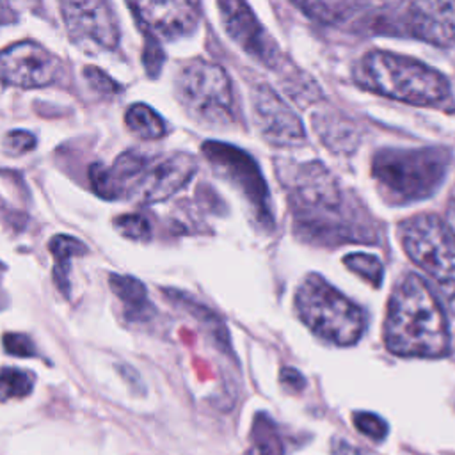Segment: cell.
<instances>
[{
    "label": "cell",
    "instance_id": "cell-18",
    "mask_svg": "<svg viewBox=\"0 0 455 455\" xmlns=\"http://www.w3.org/2000/svg\"><path fill=\"white\" fill-rule=\"evenodd\" d=\"M48 249L53 256V281L57 284V288L68 297L69 295V268H71V258L73 256H80L87 251V247L75 236H68V235H55L50 243Z\"/></svg>",
    "mask_w": 455,
    "mask_h": 455
},
{
    "label": "cell",
    "instance_id": "cell-19",
    "mask_svg": "<svg viewBox=\"0 0 455 455\" xmlns=\"http://www.w3.org/2000/svg\"><path fill=\"white\" fill-rule=\"evenodd\" d=\"M124 123L132 133L144 140H156L167 133L165 121L144 103H133L124 114Z\"/></svg>",
    "mask_w": 455,
    "mask_h": 455
},
{
    "label": "cell",
    "instance_id": "cell-9",
    "mask_svg": "<svg viewBox=\"0 0 455 455\" xmlns=\"http://www.w3.org/2000/svg\"><path fill=\"white\" fill-rule=\"evenodd\" d=\"M64 71L62 60L36 41H20L0 50V82L21 89L55 84Z\"/></svg>",
    "mask_w": 455,
    "mask_h": 455
},
{
    "label": "cell",
    "instance_id": "cell-22",
    "mask_svg": "<svg viewBox=\"0 0 455 455\" xmlns=\"http://www.w3.org/2000/svg\"><path fill=\"white\" fill-rule=\"evenodd\" d=\"M34 387V375L20 368H2L0 370V400L7 402L11 398H23L30 395Z\"/></svg>",
    "mask_w": 455,
    "mask_h": 455
},
{
    "label": "cell",
    "instance_id": "cell-4",
    "mask_svg": "<svg viewBox=\"0 0 455 455\" xmlns=\"http://www.w3.org/2000/svg\"><path fill=\"white\" fill-rule=\"evenodd\" d=\"M450 167L446 148L380 149L371 160V174L395 204L414 203L430 197L444 181Z\"/></svg>",
    "mask_w": 455,
    "mask_h": 455
},
{
    "label": "cell",
    "instance_id": "cell-7",
    "mask_svg": "<svg viewBox=\"0 0 455 455\" xmlns=\"http://www.w3.org/2000/svg\"><path fill=\"white\" fill-rule=\"evenodd\" d=\"M176 94L190 117L203 124L222 126L233 121V91L224 68L194 59L176 76Z\"/></svg>",
    "mask_w": 455,
    "mask_h": 455
},
{
    "label": "cell",
    "instance_id": "cell-13",
    "mask_svg": "<svg viewBox=\"0 0 455 455\" xmlns=\"http://www.w3.org/2000/svg\"><path fill=\"white\" fill-rule=\"evenodd\" d=\"M196 169L197 162L188 153L148 158L144 169L132 185L130 194L146 204L165 201L190 181Z\"/></svg>",
    "mask_w": 455,
    "mask_h": 455
},
{
    "label": "cell",
    "instance_id": "cell-31",
    "mask_svg": "<svg viewBox=\"0 0 455 455\" xmlns=\"http://www.w3.org/2000/svg\"><path fill=\"white\" fill-rule=\"evenodd\" d=\"M281 382L286 387L293 389V391H300L306 386V380H304L302 373L297 371L295 368H283L281 370Z\"/></svg>",
    "mask_w": 455,
    "mask_h": 455
},
{
    "label": "cell",
    "instance_id": "cell-10",
    "mask_svg": "<svg viewBox=\"0 0 455 455\" xmlns=\"http://www.w3.org/2000/svg\"><path fill=\"white\" fill-rule=\"evenodd\" d=\"M60 12L69 37L91 50H114L119 25L107 0H60Z\"/></svg>",
    "mask_w": 455,
    "mask_h": 455
},
{
    "label": "cell",
    "instance_id": "cell-5",
    "mask_svg": "<svg viewBox=\"0 0 455 455\" xmlns=\"http://www.w3.org/2000/svg\"><path fill=\"white\" fill-rule=\"evenodd\" d=\"M295 311L316 336L339 345L357 343L364 331V315L350 299L318 274L302 279L295 291Z\"/></svg>",
    "mask_w": 455,
    "mask_h": 455
},
{
    "label": "cell",
    "instance_id": "cell-8",
    "mask_svg": "<svg viewBox=\"0 0 455 455\" xmlns=\"http://www.w3.org/2000/svg\"><path fill=\"white\" fill-rule=\"evenodd\" d=\"M203 153L219 172L228 176V180H231L242 190L258 222L263 228H272L274 215L270 208L268 187L254 160L243 151L219 142L203 144Z\"/></svg>",
    "mask_w": 455,
    "mask_h": 455
},
{
    "label": "cell",
    "instance_id": "cell-1",
    "mask_svg": "<svg viewBox=\"0 0 455 455\" xmlns=\"http://www.w3.org/2000/svg\"><path fill=\"white\" fill-rule=\"evenodd\" d=\"M384 343L402 357H444L450 352L446 315L428 284L414 272L403 274L391 291L384 320Z\"/></svg>",
    "mask_w": 455,
    "mask_h": 455
},
{
    "label": "cell",
    "instance_id": "cell-28",
    "mask_svg": "<svg viewBox=\"0 0 455 455\" xmlns=\"http://www.w3.org/2000/svg\"><path fill=\"white\" fill-rule=\"evenodd\" d=\"M4 148L9 155H25L36 148V137L27 130H14L5 135Z\"/></svg>",
    "mask_w": 455,
    "mask_h": 455
},
{
    "label": "cell",
    "instance_id": "cell-27",
    "mask_svg": "<svg viewBox=\"0 0 455 455\" xmlns=\"http://www.w3.org/2000/svg\"><path fill=\"white\" fill-rule=\"evenodd\" d=\"M84 76L85 80L91 84L92 89H96L100 94H117L121 92V85L117 82H114L105 71H101L100 68L96 66H87L84 69Z\"/></svg>",
    "mask_w": 455,
    "mask_h": 455
},
{
    "label": "cell",
    "instance_id": "cell-25",
    "mask_svg": "<svg viewBox=\"0 0 455 455\" xmlns=\"http://www.w3.org/2000/svg\"><path fill=\"white\" fill-rule=\"evenodd\" d=\"M89 181H91V187L92 190L101 197V199H117L121 197L119 196V190L112 180V174L108 171L107 165L103 164H92L89 167Z\"/></svg>",
    "mask_w": 455,
    "mask_h": 455
},
{
    "label": "cell",
    "instance_id": "cell-30",
    "mask_svg": "<svg viewBox=\"0 0 455 455\" xmlns=\"http://www.w3.org/2000/svg\"><path fill=\"white\" fill-rule=\"evenodd\" d=\"M156 43H158L156 39L149 37L148 44H146V52H144V66L153 76H155V73H158L160 64L164 62V53L160 52V46Z\"/></svg>",
    "mask_w": 455,
    "mask_h": 455
},
{
    "label": "cell",
    "instance_id": "cell-33",
    "mask_svg": "<svg viewBox=\"0 0 455 455\" xmlns=\"http://www.w3.org/2000/svg\"><path fill=\"white\" fill-rule=\"evenodd\" d=\"M16 20L12 0H0V27Z\"/></svg>",
    "mask_w": 455,
    "mask_h": 455
},
{
    "label": "cell",
    "instance_id": "cell-17",
    "mask_svg": "<svg viewBox=\"0 0 455 455\" xmlns=\"http://www.w3.org/2000/svg\"><path fill=\"white\" fill-rule=\"evenodd\" d=\"M300 12L322 25H338L354 16L363 0H290Z\"/></svg>",
    "mask_w": 455,
    "mask_h": 455
},
{
    "label": "cell",
    "instance_id": "cell-14",
    "mask_svg": "<svg viewBox=\"0 0 455 455\" xmlns=\"http://www.w3.org/2000/svg\"><path fill=\"white\" fill-rule=\"evenodd\" d=\"M403 34L437 46L455 44V0H412L398 16Z\"/></svg>",
    "mask_w": 455,
    "mask_h": 455
},
{
    "label": "cell",
    "instance_id": "cell-16",
    "mask_svg": "<svg viewBox=\"0 0 455 455\" xmlns=\"http://www.w3.org/2000/svg\"><path fill=\"white\" fill-rule=\"evenodd\" d=\"M108 284L114 295L123 302L126 309V316L130 320H146L153 313L151 302L148 299L146 286L133 275H119L112 274Z\"/></svg>",
    "mask_w": 455,
    "mask_h": 455
},
{
    "label": "cell",
    "instance_id": "cell-34",
    "mask_svg": "<svg viewBox=\"0 0 455 455\" xmlns=\"http://www.w3.org/2000/svg\"><path fill=\"white\" fill-rule=\"evenodd\" d=\"M446 226L455 235V187H453V190L450 194L448 206H446Z\"/></svg>",
    "mask_w": 455,
    "mask_h": 455
},
{
    "label": "cell",
    "instance_id": "cell-32",
    "mask_svg": "<svg viewBox=\"0 0 455 455\" xmlns=\"http://www.w3.org/2000/svg\"><path fill=\"white\" fill-rule=\"evenodd\" d=\"M332 455H364V453L343 439H332Z\"/></svg>",
    "mask_w": 455,
    "mask_h": 455
},
{
    "label": "cell",
    "instance_id": "cell-6",
    "mask_svg": "<svg viewBox=\"0 0 455 455\" xmlns=\"http://www.w3.org/2000/svg\"><path fill=\"white\" fill-rule=\"evenodd\" d=\"M405 254L430 277L437 293L455 313V235L432 213L414 215L398 226Z\"/></svg>",
    "mask_w": 455,
    "mask_h": 455
},
{
    "label": "cell",
    "instance_id": "cell-23",
    "mask_svg": "<svg viewBox=\"0 0 455 455\" xmlns=\"http://www.w3.org/2000/svg\"><path fill=\"white\" fill-rule=\"evenodd\" d=\"M343 263L348 270L357 274L361 279L368 281L371 286H380L384 277V267L380 259L368 252H350L343 258Z\"/></svg>",
    "mask_w": 455,
    "mask_h": 455
},
{
    "label": "cell",
    "instance_id": "cell-15",
    "mask_svg": "<svg viewBox=\"0 0 455 455\" xmlns=\"http://www.w3.org/2000/svg\"><path fill=\"white\" fill-rule=\"evenodd\" d=\"M252 110L254 121L268 142L277 146H299L304 142L302 121L268 85L259 84L252 89Z\"/></svg>",
    "mask_w": 455,
    "mask_h": 455
},
{
    "label": "cell",
    "instance_id": "cell-2",
    "mask_svg": "<svg viewBox=\"0 0 455 455\" xmlns=\"http://www.w3.org/2000/svg\"><path fill=\"white\" fill-rule=\"evenodd\" d=\"M297 231L318 243L370 242L368 229L348 213L336 178L320 162L299 165L288 180Z\"/></svg>",
    "mask_w": 455,
    "mask_h": 455
},
{
    "label": "cell",
    "instance_id": "cell-26",
    "mask_svg": "<svg viewBox=\"0 0 455 455\" xmlns=\"http://www.w3.org/2000/svg\"><path fill=\"white\" fill-rule=\"evenodd\" d=\"M354 425L355 428L364 434L366 437L373 439V441H382L386 439L389 427L387 423L375 412H368V411H359L354 414Z\"/></svg>",
    "mask_w": 455,
    "mask_h": 455
},
{
    "label": "cell",
    "instance_id": "cell-21",
    "mask_svg": "<svg viewBox=\"0 0 455 455\" xmlns=\"http://www.w3.org/2000/svg\"><path fill=\"white\" fill-rule=\"evenodd\" d=\"M172 297L176 299V302H180L190 315H194L197 318V322H201L204 325V329L208 331V334L213 338V341L222 348V350H229V336H228V329L222 323V320L212 313L208 307H204L203 304H196L194 300H190L188 297H185L183 293H172Z\"/></svg>",
    "mask_w": 455,
    "mask_h": 455
},
{
    "label": "cell",
    "instance_id": "cell-11",
    "mask_svg": "<svg viewBox=\"0 0 455 455\" xmlns=\"http://www.w3.org/2000/svg\"><path fill=\"white\" fill-rule=\"evenodd\" d=\"M137 23L156 41L190 36L199 23L197 0H126Z\"/></svg>",
    "mask_w": 455,
    "mask_h": 455
},
{
    "label": "cell",
    "instance_id": "cell-12",
    "mask_svg": "<svg viewBox=\"0 0 455 455\" xmlns=\"http://www.w3.org/2000/svg\"><path fill=\"white\" fill-rule=\"evenodd\" d=\"M226 34L254 60L267 68H277L281 52L272 36L259 23L245 0H217Z\"/></svg>",
    "mask_w": 455,
    "mask_h": 455
},
{
    "label": "cell",
    "instance_id": "cell-20",
    "mask_svg": "<svg viewBox=\"0 0 455 455\" xmlns=\"http://www.w3.org/2000/svg\"><path fill=\"white\" fill-rule=\"evenodd\" d=\"M245 455H283L277 427L267 412H258L251 427V448Z\"/></svg>",
    "mask_w": 455,
    "mask_h": 455
},
{
    "label": "cell",
    "instance_id": "cell-24",
    "mask_svg": "<svg viewBox=\"0 0 455 455\" xmlns=\"http://www.w3.org/2000/svg\"><path fill=\"white\" fill-rule=\"evenodd\" d=\"M114 228L123 236H126L130 240H137V242L149 240V236H151V226H149L148 219L139 213H126V215L116 217Z\"/></svg>",
    "mask_w": 455,
    "mask_h": 455
},
{
    "label": "cell",
    "instance_id": "cell-29",
    "mask_svg": "<svg viewBox=\"0 0 455 455\" xmlns=\"http://www.w3.org/2000/svg\"><path fill=\"white\" fill-rule=\"evenodd\" d=\"M4 348L7 354L16 355V357H32L36 355V345L32 343V339L27 334H20V332H7L2 338Z\"/></svg>",
    "mask_w": 455,
    "mask_h": 455
},
{
    "label": "cell",
    "instance_id": "cell-3",
    "mask_svg": "<svg viewBox=\"0 0 455 455\" xmlns=\"http://www.w3.org/2000/svg\"><path fill=\"white\" fill-rule=\"evenodd\" d=\"M354 78L371 92L411 105L434 107L450 96V84L437 69L384 50L368 52L355 66Z\"/></svg>",
    "mask_w": 455,
    "mask_h": 455
}]
</instances>
